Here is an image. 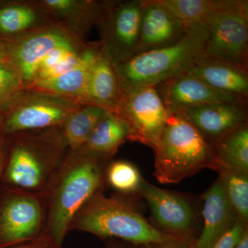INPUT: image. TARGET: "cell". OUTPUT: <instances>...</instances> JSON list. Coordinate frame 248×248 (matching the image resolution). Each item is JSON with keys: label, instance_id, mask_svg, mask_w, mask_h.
Segmentation results:
<instances>
[{"label": "cell", "instance_id": "1", "mask_svg": "<svg viewBox=\"0 0 248 248\" xmlns=\"http://www.w3.org/2000/svg\"><path fill=\"white\" fill-rule=\"evenodd\" d=\"M113 159L99 157L84 148L68 150L45 195L46 220L43 232L62 248L70 223L83 205L104 190L106 170Z\"/></svg>", "mask_w": 248, "mask_h": 248}, {"label": "cell", "instance_id": "2", "mask_svg": "<svg viewBox=\"0 0 248 248\" xmlns=\"http://www.w3.org/2000/svg\"><path fill=\"white\" fill-rule=\"evenodd\" d=\"M104 191L78 210L68 232L91 233L103 240L119 239L137 247L177 239L158 231L143 217L137 205L140 199L117 194L108 197Z\"/></svg>", "mask_w": 248, "mask_h": 248}, {"label": "cell", "instance_id": "3", "mask_svg": "<svg viewBox=\"0 0 248 248\" xmlns=\"http://www.w3.org/2000/svg\"><path fill=\"white\" fill-rule=\"evenodd\" d=\"M61 127L10 135L9 156L3 169L5 182L45 197L68 152Z\"/></svg>", "mask_w": 248, "mask_h": 248}, {"label": "cell", "instance_id": "4", "mask_svg": "<svg viewBox=\"0 0 248 248\" xmlns=\"http://www.w3.org/2000/svg\"><path fill=\"white\" fill-rule=\"evenodd\" d=\"M154 176L162 184H177L202 170H216L213 146L179 113L170 115L159 141L153 148Z\"/></svg>", "mask_w": 248, "mask_h": 248}, {"label": "cell", "instance_id": "5", "mask_svg": "<svg viewBox=\"0 0 248 248\" xmlns=\"http://www.w3.org/2000/svg\"><path fill=\"white\" fill-rule=\"evenodd\" d=\"M206 24L189 28L177 43L135 55L116 66L122 92L155 87L184 74L204 55Z\"/></svg>", "mask_w": 248, "mask_h": 248}, {"label": "cell", "instance_id": "6", "mask_svg": "<svg viewBox=\"0 0 248 248\" xmlns=\"http://www.w3.org/2000/svg\"><path fill=\"white\" fill-rule=\"evenodd\" d=\"M81 104L73 98L25 87L0 112V130L10 135L61 127Z\"/></svg>", "mask_w": 248, "mask_h": 248}, {"label": "cell", "instance_id": "7", "mask_svg": "<svg viewBox=\"0 0 248 248\" xmlns=\"http://www.w3.org/2000/svg\"><path fill=\"white\" fill-rule=\"evenodd\" d=\"M140 195L149 207L151 223L158 231L194 244L201 232L200 198L156 187L144 178Z\"/></svg>", "mask_w": 248, "mask_h": 248}, {"label": "cell", "instance_id": "8", "mask_svg": "<svg viewBox=\"0 0 248 248\" xmlns=\"http://www.w3.org/2000/svg\"><path fill=\"white\" fill-rule=\"evenodd\" d=\"M206 27L204 56L248 68V0H225Z\"/></svg>", "mask_w": 248, "mask_h": 248}, {"label": "cell", "instance_id": "9", "mask_svg": "<svg viewBox=\"0 0 248 248\" xmlns=\"http://www.w3.org/2000/svg\"><path fill=\"white\" fill-rule=\"evenodd\" d=\"M0 203V248L25 244L45 227L46 204L42 196L11 187Z\"/></svg>", "mask_w": 248, "mask_h": 248}, {"label": "cell", "instance_id": "10", "mask_svg": "<svg viewBox=\"0 0 248 248\" xmlns=\"http://www.w3.org/2000/svg\"><path fill=\"white\" fill-rule=\"evenodd\" d=\"M144 0L108 1L100 27L103 52L115 66L137 53Z\"/></svg>", "mask_w": 248, "mask_h": 248}, {"label": "cell", "instance_id": "11", "mask_svg": "<svg viewBox=\"0 0 248 248\" xmlns=\"http://www.w3.org/2000/svg\"><path fill=\"white\" fill-rule=\"evenodd\" d=\"M115 112L129 129L128 141L154 148L170 115L155 87H142L122 92Z\"/></svg>", "mask_w": 248, "mask_h": 248}, {"label": "cell", "instance_id": "12", "mask_svg": "<svg viewBox=\"0 0 248 248\" xmlns=\"http://www.w3.org/2000/svg\"><path fill=\"white\" fill-rule=\"evenodd\" d=\"M5 41L9 62L27 87L32 84L37 66L47 54L60 46L84 40L61 24L51 21L24 35Z\"/></svg>", "mask_w": 248, "mask_h": 248}, {"label": "cell", "instance_id": "13", "mask_svg": "<svg viewBox=\"0 0 248 248\" xmlns=\"http://www.w3.org/2000/svg\"><path fill=\"white\" fill-rule=\"evenodd\" d=\"M170 114L210 104L248 105V98L222 93L194 77L183 74L155 86Z\"/></svg>", "mask_w": 248, "mask_h": 248}, {"label": "cell", "instance_id": "14", "mask_svg": "<svg viewBox=\"0 0 248 248\" xmlns=\"http://www.w3.org/2000/svg\"><path fill=\"white\" fill-rule=\"evenodd\" d=\"M188 29L158 0H144L136 55L174 45Z\"/></svg>", "mask_w": 248, "mask_h": 248}, {"label": "cell", "instance_id": "15", "mask_svg": "<svg viewBox=\"0 0 248 248\" xmlns=\"http://www.w3.org/2000/svg\"><path fill=\"white\" fill-rule=\"evenodd\" d=\"M177 112L188 120L212 146L227 132L248 123V105L242 104H205Z\"/></svg>", "mask_w": 248, "mask_h": 248}, {"label": "cell", "instance_id": "16", "mask_svg": "<svg viewBox=\"0 0 248 248\" xmlns=\"http://www.w3.org/2000/svg\"><path fill=\"white\" fill-rule=\"evenodd\" d=\"M203 226L193 248H210L239 221L217 179L201 197Z\"/></svg>", "mask_w": 248, "mask_h": 248}, {"label": "cell", "instance_id": "17", "mask_svg": "<svg viewBox=\"0 0 248 248\" xmlns=\"http://www.w3.org/2000/svg\"><path fill=\"white\" fill-rule=\"evenodd\" d=\"M51 20L84 40L85 35L102 20L108 1L38 0Z\"/></svg>", "mask_w": 248, "mask_h": 248}, {"label": "cell", "instance_id": "18", "mask_svg": "<svg viewBox=\"0 0 248 248\" xmlns=\"http://www.w3.org/2000/svg\"><path fill=\"white\" fill-rule=\"evenodd\" d=\"M184 74L217 91L248 98V68L203 55Z\"/></svg>", "mask_w": 248, "mask_h": 248}, {"label": "cell", "instance_id": "19", "mask_svg": "<svg viewBox=\"0 0 248 248\" xmlns=\"http://www.w3.org/2000/svg\"><path fill=\"white\" fill-rule=\"evenodd\" d=\"M122 88L116 67L103 52L91 71L81 104H93L115 111L122 95Z\"/></svg>", "mask_w": 248, "mask_h": 248}, {"label": "cell", "instance_id": "20", "mask_svg": "<svg viewBox=\"0 0 248 248\" xmlns=\"http://www.w3.org/2000/svg\"><path fill=\"white\" fill-rule=\"evenodd\" d=\"M101 52L100 41L90 42L82 60L76 66L61 76L37 81L28 87L73 98L80 103L87 86L93 67Z\"/></svg>", "mask_w": 248, "mask_h": 248}, {"label": "cell", "instance_id": "21", "mask_svg": "<svg viewBox=\"0 0 248 248\" xmlns=\"http://www.w3.org/2000/svg\"><path fill=\"white\" fill-rule=\"evenodd\" d=\"M38 0L0 2V36L12 40L51 22Z\"/></svg>", "mask_w": 248, "mask_h": 248}, {"label": "cell", "instance_id": "22", "mask_svg": "<svg viewBox=\"0 0 248 248\" xmlns=\"http://www.w3.org/2000/svg\"><path fill=\"white\" fill-rule=\"evenodd\" d=\"M129 140V129L125 121L111 110L97 124L81 148L99 157L112 159L120 147Z\"/></svg>", "mask_w": 248, "mask_h": 248}, {"label": "cell", "instance_id": "23", "mask_svg": "<svg viewBox=\"0 0 248 248\" xmlns=\"http://www.w3.org/2000/svg\"><path fill=\"white\" fill-rule=\"evenodd\" d=\"M110 111L93 104H81L61 127L68 150L75 151L84 146L97 124Z\"/></svg>", "mask_w": 248, "mask_h": 248}, {"label": "cell", "instance_id": "24", "mask_svg": "<svg viewBox=\"0 0 248 248\" xmlns=\"http://www.w3.org/2000/svg\"><path fill=\"white\" fill-rule=\"evenodd\" d=\"M213 148L218 166L248 172V123L227 132Z\"/></svg>", "mask_w": 248, "mask_h": 248}, {"label": "cell", "instance_id": "25", "mask_svg": "<svg viewBox=\"0 0 248 248\" xmlns=\"http://www.w3.org/2000/svg\"><path fill=\"white\" fill-rule=\"evenodd\" d=\"M215 171L239 221L248 225V172L221 166Z\"/></svg>", "mask_w": 248, "mask_h": 248}, {"label": "cell", "instance_id": "26", "mask_svg": "<svg viewBox=\"0 0 248 248\" xmlns=\"http://www.w3.org/2000/svg\"><path fill=\"white\" fill-rule=\"evenodd\" d=\"M187 28L206 24L225 0H158Z\"/></svg>", "mask_w": 248, "mask_h": 248}, {"label": "cell", "instance_id": "27", "mask_svg": "<svg viewBox=\"0 0 248 248\" xmlns=\"http://www.w3.org/2000/svg\"><path fill=\"white\" fill-rule=\"evenodd\" d=\"M143 177L137 166L125 160H112L106 170V184L117 195L141 199L140 195Z\"/></svg>", "mask_w": 248, "mask_h": 248}, {"label": "cell", "instance_id": "28", "mask_svg": "<svg viewBox=\"0 0 248 248\" xmlns=\"http://www.w3.org/2000/svg\"><path fill=\"white\" fill-rule=\"evenodd\" d=\"M24 88L20 75L10 62L0 65V112Z\"/></svg>", "mask_w": 248, "mask_h": 248}, {"label": "cell", "instance_id": "29", "mask_svg": "<svg viewBox=\"0 0 248 248\" xmlns=\"http://www.w3.org/2000/svg\"><path fill=\"white\" fill-rule=\"evenodd\" d=\"M248 231V225L245 224L239 220L229 231L217 240L210 248H235Z\"/></svg>", "mask_w": 248, "mask_h": 248}, {"label": "cell", "instance_id": "30", "mask_svg": "<svg viewBox=\"0 0 248 248\" xmlns=\"http://www.w3.org/2000/svg\"><path fill=\"white\" fill-rule=\"evenodd\" d=\"M7 248H62L59 247L54 240L49 235L42 232V234L32 241Z\"/></svg>", "mask_w": 248, "mask_h": 248}, {"label": "cell", "instance_id": "31", "mask_svg": "<svg viewBox=\"0 0 248 248\" xmlns=\"http://www.w3.org/2000/svg\"><path fill=\"white\" fill-rule=\"evenodd\" d=\"M193 245L182 241L174 239L163 244H152L149 246H140L138 248H193Z\"/></svg>", "mask_w": 248, "mask_h": 248}, {"label": "cell", "instance_id": "32", "mask_svg": "<svg viewBox=\"0 0 248 248\" xmlns=\"http://www.w3.org/2000/svg\"><path fill=\"white\" fill-rule=\"evenodd\" d=\"M9 62L7 46L4 39L0 36V65Z\"/></svg>", "mask_w": 248, "mask_h": 248}, {"label": "cell", "instance_id": "33", "mask_svg": "<svg viewBox=\"0 0 248 248\" xmlns=\"http://www.w3.org/2000/svg\"><path fill=\"white\" fill-rule=\"evenodd\" d=\"M108 241H107V247L106 248H138L137 246H132V244H128V243L125 242V241H120L119 242L117 241H112L110 239Z\"/></svg>", "mask_w": 248, "mask_h": 248}, {"label": "cell", "instance_id": "34", "mask_svg": "<svg viewBox=\"0 0 248 248\" xmlns=\"http://www.w3.org/2000/svg\"><path fill=\"white\" fill-rule=\"evenodd\" d=\"M235 248H248V231L246 232L242 239Z\"/></svg>", "mask_w": 248, "mask_h": 248}, {"label": "cell", "instance_id": "35", "mask_svg": "<svg viewBox=\"0 0 248 248\" xmlns=\"http://www.w3.org/2000/svg\"><path fill=\"white\" fill-rule=\"evenodd\" d=\"M5 161V156L4 153L0 149V177H1V173H2L3 169H4Z\"/></svg>", "mask_w": 248, "mask_h": 248}, {"label": "cell", "instance_id": "36", "mask_svg": "<svg viewBox=\"0 0 248 248\" xmlns=\"http://www.w3.org/2000/svg\"><path fill=\"white\" fill-rule=\"evenodd\" d=\"M0 149H1V148H0Z\"/></svg>", "mask_w": 248, "mask_h": 248}]
</instances>
